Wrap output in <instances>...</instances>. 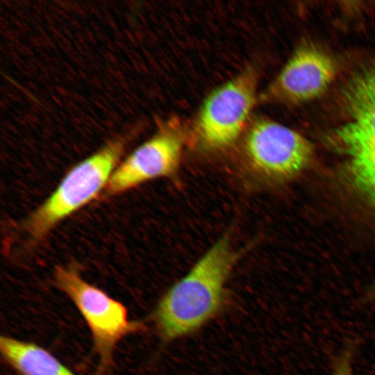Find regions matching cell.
<instances>
[{"mask_svg": "<svg viewBox=\"0 0 375 375\" xmlns=\"http://www.w3.org/2000/svg\"><path fill=\"white\" fill-rule=\"evenodd\" d=\"M235 259L228 239L222 238L163 294L153 317L164 339L189 335L218 314Z\"/></svg>", "mask_w": 375, "mask_h": 375, "instance_id": "cell-1", "label": "cell"}, {"mask_svg": "<svg viewBox=\"0 0 375 375\" xmlns=\"http://www.w3.org/2000/svg\"><path fill=\"white\" fill-rule=\"evenodd\" d=\"M125 142L115 140L72 168L53 192L24 222L29 239L39 241L59 222L97 197L119 163Z\"/></svg>", "mask_w": 375, "mask_h": 375, "instance_id": "cell-2", "label": "cell"}, {"mask_svg": "<svg viewBox=\"0 0 375 375\" xmlns=\"http://www.w3.org/2000/svg\"><path fill=\"white\" fill-rule=\"evenodd\" d=\"M346 99L349 119L335 135L356 188L375 203V63L351 81Z\"/></svg>", "mask_w": 375, "mask_h": 375, "instance_id": "cell-3", "label": "cell"}, {"mask_svg": "<svg viewBox=\"0 0 375 375\" xmlns=\"http://www.w3.org/2000/svg\"><path fill=\"white\" fill-rule=\"evenodd\" d=\"M54 278L86 322L101 366L110 365L118 342L140 330V323L130 320L123 304L85 281L74 268L56 267Z\"/></svg>", "mask_w": 375, "mask_h": 375, "instance_id": "cell-4", "label": "cell"}, {"mask_svg": "<svg viewBox=\"0 0 375 375\" xmlns=\"http://www.w3.org/2000/svg\"><path fill=\"white\" fill-rule=\"evenodd\" d=\"M256 101V81L242 73L213 90L200 109L197 130L203 144L221 149L231 144L244 128Z\"/></svg>", "mask_w": 375, "mask_h": 375, "instance_id": "cell-5", "label": "cell"}, {"mask_svg": "<svg viewBox=\"0 0 375 375\" xmlns=\"http://www.w3.org/2000/svg\"><path fill=\"white\" fill-rule=\"evenodd\" d=\"M245 152L251 168L269 178L292 177L311 159L309 141L276 122L261 119L252 124L245 139Z\"/></svg>", "mask_w": 375, "mask_h": 375, "instance_id": "cell-6", "label": "cell"}, {"mask_svg": "<svg viewBox=\"0 0 375 375\" xmlns=\"http://www.w3.org/2000/svg\"><path fill=\"white\" fill-rule=\"evenodd\" d=\"M182 142L171 132L155 135L119 162L103 190L110 197L135 188L147 181L172 174L181 154Z\"/></svg>", "mask_w": 375, "mask_h": 375, "instance_id": "cell-7", "label": "cell"}, {"mask_svg": "<svg viewBox=\"0 0 375 375\" xmlns=\"http://www.w3.org/2000/svg\"><path fill=\"white\" fill-rule=\"evenodd\" d=\"M332 59L312 47L297 50L285 64L269 88L277 100L301 103L322 94L335 76Z\"/></svg>", "mask_w": 375, "mask_h": 375, "instance_id": "cell-8", "label": "cell"}, {"mask_svg": "<svg viewBox=\"0 0 375 375\" xmlns=\"http://www.w3.org/2000/svg\"><path fill=\"white\" fill-rule=\"evenodd\" d=\"M0 350L6 361L22 375H76L34 343L1 336Z\"/></svg>", "mask_w": 375, "mask_h": 375, "instance_id": "cell-9", "label": "cell"}, {"mask_svg": "<svg viewBox=\"0 0 375 375\" xmlns=\"http://www.w3.org/2000/svg\"><path fill=\"white\" fill-rule=\"evenodd\" d=\"M356 344L349 342L335 357L333 364V375H353L352 360Z\"/></svg>", "mask_w": 375, "mask_h": 375, "instance_id": "cell-10", "label": "cell"}, {"mask_svg": "<svg viewBox=\"0 0 375 375\" xmlns=\"http://www.w3.org/2000/svg\"><path fill=\"white\" fill-rule=\"evenodd\" d=\"M369 299H372L375 296V284L370 290V292L368 294Z\"/></svg>", "mask_w": 375, "mask_h": 375, "instance_id": "cell-11", "label": "cell"}]
</instances>
